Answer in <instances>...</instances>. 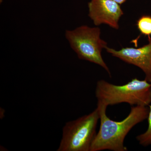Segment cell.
Instances as JSON below:
<instances>
[{"mask_svg":"<svg viewBox=\"0 0 151 151\" xmlns=\"http://www.w3.org/2000/svg\"><path fill=\"white\" fill-rule=\"evenodd\" d=\"M100 111L97 108L88 115L68 122L63 129L58 151H90L96 133Z\"/></svg>","mask_w":151,"mask_h":151,"instance_id":"4","label":"cell"},{"mask_svg":"<svg viewBox=\"0 0 151 151\" xmlns=\"http://www.w3.org/2000/svg\"><path fill=\"white\" fill-rule=\"evenodd\" d=\"M149 112L147 119L148 127L145 132L138 135L136 139L139 144L143 147L151 145V105H149Z\"/></svg>","mask_w":151,"mask_h":151,"instance_id":"8","label":"cell"},{"mask_svg":"<svg viewBox=\"0 0 151 151\" xmlns=\"http://www.w3.org/2000/svg\"><path fill=\"white\" fill-rule=\"evenodd\" d=\"M65 35L79 59L100 65L111 77V71L102 55V50L108 47V43L101 38L100 28L84 25L72 30H66Z\"/></svg>","mask_w":151,"mask_h":151,"instance_id":"3","label":"cell"},{"mask_svg":"<svg viewBox=\"0 0 151 151\" xmlns=\"http://www.w3.org/2000/svg\"><path fill=\"white\" fill-rule=\"evenodd\" d=\"M95 94L99 107L107 108L122 103L148 106L151 103V83L135 78L127 84L118 85L102 79L96 84Z\"/></svg>","mask_w":151,"mask_h":151,"instance_id":"2","label":"cell"},{"mask_svg":"<svg viewBox=\"0 0 151 151\" xmlns=\"http://www.w3.org/2000/svg\"><path fill=\"white\" fill-rule=\"evenodd\" d=\"M113 1L118 3V4H119V5H121L122 4L125 3L127 1V0H113Z\"/></svg>","mask_w":151,"mask_h":151,"instance_id":"9","label":"cell"},{"mask_svg":"<svg viewBox=\"0 0 151 151\" xmlns=\"http://www.w3.org/2000/svg\"><path fill=\"white\" fill-rule=\"evenodd\" d=\"M100 111V128L92 142L90 151L109 150L127 151L124 140L133 127L147 119V106H132L128 116L120 122L113 121L106 114L107 108L98 107Z\"/></svg>","mask_w":151,"mask_h":151,"instance_id":"1","label":"cell"},{"mask_svg":"<svg viewBox=\"0 0 151 151\" xmlns=\"http://www.w3.org/2000/svg\"><path fill=\"white\" fill-rule=\"evenodd\" d=\"M88 6V16L95 26L106 24L119 29V21L124 13L119 4L113 0H91Z\"/></svg>","mask_w":151,"mask_h":151,"instance_id":"5","label":"cell"},{"mask_svg":"<svg viewBox=\"0 0 151 151\" xmlns=\"http://www.w3.org/2000/svg\"><path fill=\"white\" fill-rule=\"evenodd\" d=\"M149 43L139 48L123 47L119 50L107 47L106 51L122 61L139 67L145 75V79L151 83V37Z\"/></svg>","mask_w":151,"mask_h":151,"instance_id":"6","label":"cell"},{"mask_svg":"<svg viewBox=\"0 0 151 151\" xmlns=\"http://www.w3.org/2000/svg\"><path fill=\"white\" fill-rule=\"evenodd\" d=\"M137 27L142 35L151 37V16L150 15H143L137 21Z\"/></svg>","mask_w":151,"mask_h":151,"instance_id":"7","label":"cell"}]
</instances>
